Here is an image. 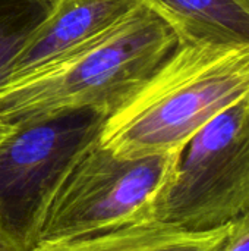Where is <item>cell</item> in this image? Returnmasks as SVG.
Instances as JSON below:
<instances>
[{
    "label": "cell",
    "instance_id": "obj_1",
    "mask_svg": "<svg viewBox=\"0 0 249 251\" xmlns=\"http://www.w3.org/2000/svg\"><path fill=\"white\" fill-rule=\"evenodd\" d=\"M173 28L142 3L125 19L72 53L0 85V121L97 109L119 110L178 46Z\"/></svg>",
    "mask_w": 249,
    "mask_h": 251
},
{
    "label": "cell",
    "instance_id": "obj_2",
    "mask_svg": "<svg viewBox=\"0 0 249 251\" xmlns=\"http://www.w3.org/2000/svg\"><path fill=\"white\" fill-rule=\"evenodd\" d=\"M249 94V44L178 43L172 54L103 128L120 157L182 151L217 115Z\"/></svg>",
    "mask_w": 249,
    "mask_h": 251
},
{
    "label": "cell",
    "instance_id": "obj_3",
    "mask_svg": "<svg viewBox=\"0 0 249 251\" xmlns=\"http://www.w3.org/2000/svg\"><path fill=\"white\" fill-rule=\"evenodd\" d=\"M109 115L65 110L15 124L0 141V231L19 251L37 244L60 184L101 137Z\"/></svg>",
    "mask_w": 249,
    "mask_h": 251
},
{
    "label": "cell",
    "instance_id": "obj_4",
    "mask_svg": "<svg viewBox=\"0 0 249 251\" xmlns=\"http://www.w3.org/2000/svg\"><path fill=\"white\" fill-rule=\"evenodd\" d=\"M182 151L120 157L98 141L57 188L43 218L37 244L156 219Z\"/></svg>",
    "mask_w": 249,
    "mask_h": 251
},
{
    "label": "cell",
    "instance_id": "obj_5",
    "mask_svg": "<svg viewBox=\"0 0 249 251\" xmlns=\"http://www.w3.org/2000/svg\"><path fill=\"white\" fill-rule=\"evenodd\" d=\"M249 213V94L203 126L183 149L156 219L211 231Z\"/></svg>",
    "mask_w": 249,
    "mask_h": 251
},
{
    "label": "cell",
    "instance_id": "obj_6",
    "mask_svg": "<svg viewBox=\"0 0 249 251\" xmlns=\"http://www.w3.org/2000/svg\"><path fill=\"white\" fill-rule=\"evenodd\" d=\"M139 4L141 0H54L12 60L3 82L72 53L113 28Z\"/></svg>",
    "mask_w": 249,
    "mask_h": 251
},
{
    "label": "cell",
    "instance_id": "obj_7",
    "mask_svg": "<svg viewBox=\"0 0 249 251\" xmlns=\"http://www.w3.org/2000/svg\"><path fill=\"white\" fill-rule=\"evenodd\" d=\"M229 225L189 231L158 219L78 238L41 243L26 251H213Z\"/></svg>",
    "mask_w": 249,
    "mask_h": 251
},
{
    "label": "cell",
    "instance_id": "obj_8",
    "mask_svg": "<svg viewBox=\"0 0 249 251\" xmlns=\"http://www.w3.org/2000/svg\"><path fill=\"white\" fill-rule=\"evenodd\" d=\"M175 31L179 43L249 44L247 0H141Z\"/></svg>",
    "mask_w": 249,
    "mask_h": 251
},
{
    "label": "cell",
    "instance_id": "obj_9",
    "mask_svg": "<svg viewBox=\"0 0 249 251\" xmlns=\"http://www.w3.org/2000/svg\"><path fill=\"white\" fill-rule=\"evenodd\" d=\"M53 3L54 0H0V85L12 60Z\"/></svg>",
    "mask_w": 249,
    "mask_h": 251
},
{
    "label": "cell",
    "instance_id": "obj_10",
    "mask_svg": "<svg viewBox=\"0 0 249 251\" xmlns=\"http://www.w3.org/2000/svg\"><path fill=\"white\" fill-rule=\"evenodd\" d=\"M213 251H249V213L230 222L226 235Z\"/></svg>",
    "mask_w": 249,
    "mask_h": 251
},
{
    "label": "cell",
    "instance_id": "obj_11",
    "mask_svg": "<svg viewBox=\"0 0 249 251\" xmlns=\"http://www.w3.org/2000/svg\"><path fill=\"white\" fill-rule=\"evenodd\" d=\"M0 251H19L18 247L9 240V237L4 235L1 231H0Z\"/></svg>",
    "mask_w": 249,
    "mask_h": 251
},
{
    "label": "cell",
    "instance_id": "obj_12",
    "mask_svg": "<svg viewBox=\"0 0 249 251\" xmlns=\"http://www.w3.org/2000/svg\"><path fill=\"white\" fill-rule=\"evenodd\" d=\"M12 128H13V125H10V124H6V122H1L0 121V141L12 131Z\"/></svg>",
    "mask_w": 249,
    "mask_h": 251
},
{
    "label": "cell",
    "instance_id": "obj_13",
    "mask_svg": "<svg viewBox=\"0 0 249 251\" xmlns=\"http://www.w3.org/2000/svg\"><path fill=\"white\" fill-rule=\"evenodd\" d=\"M247 1H249V0H247Z\"/></svg>",
    "mask_w": 249,
    "mask_h": 251
}]
</instances>
